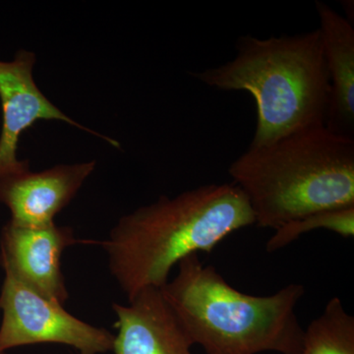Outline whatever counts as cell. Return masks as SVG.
Masks as SVG:
<instances>
[{"label":"cell","mask_w":354,"mask_h":354,"mask_svg":"<svg viewBox=\"0 0 354 354\" xmlns=\"http://www.w3.org/2000/svg\"><path fill=\"white\" fill-rule=\"evenodd\" d=\"M246 197L234 183L207 184L122 216L102 242L111 274L128 300L162 288L172 268L211 253L228 235L254 225Z\"/></svg>","instance_id":"obj_1"},{"label":"cell","mask_w":354,"mask_h":354,"mask_svg":"<svg viewBox=\"0 0 354 354\" xmlns=\"http://www.w3.org/2000/svg\"><path fill=\"white\" fill-rule=\"evenodd\" d=\"M228 174L246 197L254 225L277 228L326 209L354 206V139L325 125L249 147Z\"/></svg>","instance_id":"obj_2"},{"label":"cell","mask_w":354,"mask_h":354,"mask_svg":"<svg viewBox=\"0 0 354 354\" xmlns=\"http://www.w3.org/2000/svg\"><path fill=\"white\" fill-rule=\"evenodd\" d=\"M234 59L193 73L221 91L252 95L257 121L249 147L325 125L330 81L319 29L292 36L237 39Z\"/></svg>","instance_id":"obj_3"},{"label":"cell","mask_w":354,"mask_h":354,"mask_svg":"<svg viewBox=\"0 0 354 354\" xmlns=\"http://www.w3.org/2000/svg\"><path fill=\"white\" fill-rule=\"evenodd\" d=\"M193 344L207 354H298L304 329L297 306L304 286L291 283L271 295H251L230 285L197 254L178 264L160 288Z\"/></svg>","instance_id":"obj_4"},{"label":"cell","mask_w":354,"mask_h":354,"mask_svg":"<svg viewBox=\"0 0 354 354\" xmlns=\"http://www.w3.org/2000/svg\"><path fill=\"white\" fill-rule=\"evenodd\" d=\"M3 313L0 326V351L39 344H58L80 354L113 351L114 335L71 315L64 305L39 295L10 272L0 295Z\"/></svg>","instance_id":"obj_5"},{"label":"cell","mask_w":354,"mask_h":354,"mask_svg":"<svg viewBox=\"0 0 354 354\" xmlns=\"http://www.w3.org/2000/svg\"><path fill=\"white\" fill-rule=\"evenodd\" d=\"M35 62L34 53L28 50L18 51L12 62H0V178L30 169L28 160H18V144L21 134L39 120L64 121L120 148V143L115 140L79 124L50 102L35 82Z\"/></svg>","instance_id":"obj_6"},{"label":"cell","mask_w":354,"mask_h":354,"mask_svg":"<svg viewBox=\"0 0 354 354\" xmlns=\"http://www.w3.org/2000/svg\"><path fill=\"white\" fill-rule=\"evenodd\" d=\"M80 243L69 227L55 223L43 227H23L9 221L1 239L2 267L21 283L44 297L64 305L68 299L62 272V253Z\"/></svg>","instance_id":"obj_7"},{"label":"cell","mask_w":354,"mask_h":354,"mask_svg":"<svg viewBox=\"0 0 354 354\" xmlns=\"http://www.w3.org/2000/svg\"><path fill=\"white\" fill-rule=\"evenodd\" d=\"M95 162L60 165L41 172L30 169L0 178V202L11 212L10 223L43 227L55 223L95 169Z\"/></svg>","instance_id":"obj_8"},{"label":"cell","mask_w":354,"mask_h":354,"mask_svg":"<svg viewBox=\"0 0 354 354\" xmlns=\"http://www.w3.org/2000/svg\"><path fill=\"white\" fill-rule=\"evenodd\" d=\"M113 304L118 335L115 354H192L193 344L160 288H146L128 300Z\"/></svg>","instance_id":"obj_9"},{"label":"cell","mask_w":354,"mask_h":354,"mask_svg":"<svg viewBox=\"0 0 354 354\" xmlns=\"http://www.w3.org/2000/svg\"><path fill=\"white\" fill-rule=\"evenodd\" d=\"M315 6L330 81L325 127L354 139L353 23L320 0H316Z\"/></svg>","instance_id":"obj_10"},{"label":"cell","mask_w":354,"mask_h":354,"mask_svg":"<svg viewBox=\"0 0 354 354\" xmlns=\"http://www.w3.org/2000/svg\"><path fill=\"white\" fill-rule=\"evenodd\" d=\"M298 354H354V317L339 297L330 299L304 329Z\"/></svg>","instance_id":"obj_11"},{"label":"cell","mask_w":354,"mask_h":354,"mask_svg":"<svg viewBox=\"0 0 354 354\" xmlns=\"http://www.w3.org/2000/svg\"><path fill=\"white\" fill-rule=\"evenodd\" d=\"M315 230H326L344 239L354 236V206L326 209L288 221L277 228L267 242L266 250L274 252L290 245L300 236Z\"/></svg>","instance_id":"obj_12"},{"label":"cell","mask_w":354,"mask_h":354,"mask_svg":"<svg viewBox=\"0 0 354 354\" xmlns=\"http://www.w3.org/2000/svg\"><path fill=\"white\" fill-rule=\"evenodd\" d=\"M0 354H6V353H4V351H0Z\"/></svg>","instance_id":"obj_13"}]
</instances>
